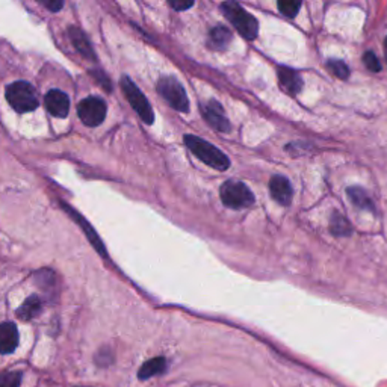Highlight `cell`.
Masks as SVG:
<instances>
[{"label":"cell","mask_w":387,"mask_h":387,"mask_svg":"<svg viewBox=\"0 0 387 387\" xmlns=\"http://www.w3.org/2000/svg\"><path fill=\"white\" fill-rule=\"evenodd\" d=\"M183 141L191 153L197 156V159H200L208 167H212L218 171H226L230 167L227 156L219 148L206 141V139L194 135H185Z\"/></svg>","instance_id":"1"},{"label":"cell","mask_w":387,"mask_h":387,"mask_svg":"<svg viewBox=\"0 0 387 387\" xmlns=\"http://www.w3.org/2000/svg\"><path fill=\"white\" fill-rule=\"evenodd\" d=\"M221 10L224 12L227 20L233 24L236 30L245 39H254L259 34V23L254 15L246 12L244 8L236 2H224L221 5Z\"/></svg>","instance_id":"2"},{"label":"cell","mask_w":387,"mask_h":387,"mask_svg":"<svg viewBox=\"0 0 387 387\" xmlns=\"http://www.w3.org/2000/svg\"><path fill=\"white\" fill-rule=\"evenodd\" d=\"M6 100L20 114L32 112L38 108V97L34 87L29 82L19 80L8 85L6 88Z\"/></svg>","instance_id":"3"},{"label":"cell","mask_w":387,"mask_h":387,"mask_svg":"<svg viewBox=\"0 0 387 387\" xmlns=\"http://www.w3.org/2000/svg\"><path fill=\"white\" fill-rule=\"evenodd\" d=\"M219 199L228 209H246L254 204V195L240 180H227L219 189Z\"/></svg>","instance_id":"4"},{"label":"cell","mask_w":387,"mask_h":387,"mask_svg":"<svg viewBox=\"0 0 387 387\" xmlns=\"http://www.w3.org/2000/svg\"><path fill=\"white\" fill-rule=\"evenodd\" d=\"M121 89L125 93L127 102L130 103L132 108L135 109V112L141 117V120L145 123V125H153L154 121V114L152 109V105L148 103V100L145 98V96L143 94L141 89H139L135 82L132 80L130 78L125 76L121 78Z\"/></svg>","instance_id":"5"},{"label":"cell","mask_w":387,"mask_h":387,"mask_svg":"<svg viewBox=\"0 0 387 387\" xmlns=\"http://www.w3.org/2000/svg\"><path fill=\"white\" fill-rule=\"evenodd\" d=\"M158 93L165 98L167 103L172 109L179 112L189 111V100L183 85L176 78L165 76L161 78L158 82Z\"/></svg>","instance_id":"6"},{"label":"cell","mask_w":387,"mask_h":387,"mask_svg":"<svg viewBox=\"0 0 387 387\" xmlns=\"http://www.w3.org/2000/svg\"><path fill=\"white\" fill-rule=\"evenodd\" d=\"M106 103L98 97H88L78 106V115L85 126H100L106 118Z\"/></svg>","instance_id":"7"},{"label":"cell","mask_w":387,"mask_h":387,"mask_svg":"<svg viewBox=\"0 0 387 387\" xmlns=\"http://www.w3.org/2000/svg\"><path fill=\"white\" fill-rule=\"evenodd\" d=\"M201 114L203 118L208 121V125L221 132V134H228V132L232 130L230 121L224 114V108H222L219 102L213 100V98L201 106Z\"/></svg>","instance_id":"8"},{"label":"cell","mask_w":387,"mask_h":387,"mask_svg":"<svg viewBox=\"0 0 387 387\" xmlns=\"http://www.w3.org/2000/svg\"><path fill=\"white\" fill-rule=\"evenodd\" d=\"M44 103L48 114L57 118H65L70 112V98L69 96L60 91V89H52L44 97Z\"/></svg>","instance_id":"9"},{"label":"cell","mask_w":387,"mask_h":387,"mask_svg":"<svg viewBox=\"0 0 387 387\" xmlns=\"http://www.w3.org/2000/svg\"><path fill=\"white\" fill-rule=\"evenodd\" d=\"M271 197L282 206H289L294 199V188L285 176H273L269 180Z\"/></svg>","instance_id":"10"},{"label":"cell","mask_w":387,"mask_h":387,"mask_svg":"<svg viewBox=\"0 0 387 387\" xmlns=\"http://www.w3.org/2000/svg\"><path fill=\"white\" fill-rule=\"evenodd\" d=\"M278 82L283 91L287 94H298L303 88V78L298 71H295L289 67H280L278 69Z\"/></svg>","instance_id":"11"},{"label":"cell","mask_w":387,"mask_h":387,"mask_svg":"<svg viewBox=\"0 0 387 387\" xmlns=\"http://www.w3.org/2000/svg\"><path fill=\"white\" fill-rule=\"evenodd\" d=\"M19 347V330L12 323L0 324V354H11Z\"/></svg>","instance_id":"12"},{"label":"cell","mask_w":387,"mask_h":387,"mask_svg":"<svg viewBox=\"0 0 387 387\" xmlns=\"http://www.w3.org/2000/svg\"><path fill=\"white\" fill-rule=\"evenodd\" d=\"M69 35H70L73 46L78 48V52L82 56H85L91 61L97 60V56H96L93 47H91V43H89V39L87 38L84 30L76 28V26H71V28H69Z\"/></svg>","instance_id":"13"},{"label":"cell","mask_w":387,"mask_h":387,"mask_svg":"<svg viewBox=\"0 0 387 387\" xmlns=\"http://www.w3.org/2000/svg\"><path fill=\"white\" fill-rule=\"evenodd\" d=\"M61 204H62V208H64L65 210H67V212H69V215H71V217H73L74 219H76V222H78V224H79V226H80L82 228H84V232L87 233V236H88L89 242H91V244L94 245V249H96V250H98V251H100V253L103 254V256H105V254H106L105 245L102 244V240H100V237H98V235H97L96 232H93V227H91V226H89V224H88V222L85 221V218H82V217L79 215V213H78L76 210H73L71 208H69V206H67V204H65V203H61Z\"/></svg>","instance_id":"14"},{"label":"cell","mask_w":387,"mask_h":387,"mask_svg":"<svg viewBox=\"0 0 387 387\" xmlns=\"http://www.w3.org/2000/svg\"><path fill=\"white\" fill-rule=\"evenodd\" d=\"M167 369V360L163 357H154L152 360H147L138 372L139 380H148V378L163 374Z\"/></svg>","instance_id":"15"},{"label":"cell","mask_w":387,"mask_h":387,"mask_svg":"<svg viewBox=\"0 0 387 387\" xmlns=\"http://www.w3.org/2000/svg\"><path fill=\"white\" fill-rule=\"evenodd\" d=\"M348 197H350V200L351 203L356 206V208L361 209V210H370V212H374L375 208H374V203L372 200L369 199V195L368 192L365 191L363 188H360V186H351L348 188Z\"/></svg>","instance_id":"16"},{"label":"cell","mask_w":387,"mask_h":387,"mask_svg":"<svg viewBox=\"0 0 387 387\" xmlns=\"http://www.w3.org/2000/svg\"><path fill=\"white\" fill-rule=\"evenodd\" d=\"M232 32H230L226 26H215L209 34V44L217 48V51H224V48L232 43Z\"/></svg>","instance_id":"17"},{"label":"cell","mask_w":387,"mask_h":387,"mask_svg":"<svg viewBox=\"0 0 387 387\" xmlns=\"http://www.w3.org/2000/svg\"><path fill=\"white\" fill-rule=\"evenodd\" d=\"M330 232L337 237L350 236L352 233V227L350 224V221L345 218L341 212L334 210L330 218Z\"/></svg>","instance_id":"18"},{"label":"cell","mask_w":387,"mask_h":387,"mask_svg":"<svg viewBox=\"0 0 387 387\" xmlns=\"http://www.w3.org/2000/svg\"><path fill=\"white\" fill-rule=\"evenodd\" d=\"M39 312H41V301L37 295H32L21 304L20 309L17 310V316L23 321H30L32 318H35Z\"/></svg>","instance_id":"19"},{"label":"cell","mask_w":387,"mask_h":387,"mask_svg":"<svg viewBox=\"0 0 387 387\" xmlns=\"http://www.w3.org/2000/svg\"><path fill=\"white\" fill-rule=\"evenodd\" d=\"M327 69L330 70V73L333 76H336L337 79H348L350 78V69L348 65L345 64L343 61L339 60H328L327 62Z\"/></svg>","instance_id":"20"},{"label":"cell","mask_w":387,"mask_h":387,"mask_svg":"<svg viewBox=\"0 0 387 387\" xmlns=\"http://www.w3.org/2000/svg\"><path fill=\"white\" fill-rule=\"evenodd\" d=\"M21 377L23 374L15 372V370L0 372V387H20Z\"/></svg>","instance_id":"21"},{"label":"cell","mask_w":387,"mask_h":387,"mask_svg":"<svg viewBox=\"0 0 387 387\" xmlns=\"http://www.w3.org/2000/svg\"><path fill=\"white\" fill-rule=\"evenodd\" d=\"M277 6H278L280 12L286 15V17L292 19L296 14H298L300 8H301V2H295V0H280Z\"/></svg>","instance_id":"22"},{"label":"cell","mask_w":387,"mask_h":387,"mask_svg":"<svg viewBox=\"0 0 387 387\" xmlns=\"http://www.w3.org/2000/svg\"><path fill=\"white\" fill-rule=\"evenodd\" d=\"M363 64H365V67L369 70V71H374V73H378L381 70V64L380 61H378V57L374 52H366L363 55Z\"/></svg>","instance_id":"23"},{"label":"cell","mask_w":387,"mask_h":387,"mask_svg":"<svg viewBox=\"0 0 387 387\" xmlns=\"http://www.w3.org/2000/svg\"><path fill=\"white\" fill-rule=\"evenodd\" d=\"M39 3L46 6L47 10H51L52 12H57L64 6V2H61V0H55V2H53V0H51V2H43V0H41Z\"/></svg>","instance_id":"24"},{"label":"cell","mask_w":387,"mask_h":387,"mask_svg":"<svg viewBox=\"0 0 387 387\" xmlns=\"http://www.w3.org/2000/svg\"><path fill=\"white\" fill-rule=\"evenodd\" d=\"M170 6L174 8L176 11H185L194 6V2H170Z\"/></svg>","instance_id":"25"},{"label":"cell","mask_w":387,"mask_h":387,"mask_svg":"<svg viewBox=\"0 0 387 387\" xmlns=\"http://www.w3.org/2000/svg\"><path fill=\"white\" fill-rule=\"evenodd\" d=\"M384 56H386V61H387V37L384 39Z\"/></svg>","instance_id":"26"}]
</instances>
